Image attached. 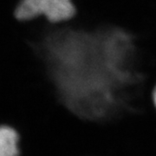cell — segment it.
Returning <instances> with one entry per match:
<instances>
[{
	"label": "cell",
	"instance_id": "277c9868",
	"mask_svg": "<svg viewBox=\"0 0 156 156\" xmlns=\"http://www.w3.org/2000/svg\"><path fill=\"white\" fill-rule=\"evenodd\" d=\"M152 99H153V102H154V105L155 107L156 108V85L154 88L153 90V93H152Z\"/></svg>",
	"mask_w": 156,
	"mask_h": 156
},
{
	"label": "cell",
	"instance_id": "3957f363",
	"mask_svg": "<svg viewBox=\"0 0 156 156\" xmlns=\"http://www.w3.org/2000/svg\"><path fill=\"white\" fill-rule=\"evenodd\" d=\"M0 156H21L20 134L8 125H0Z\"/></svg>",
	"mask_w": 156,
	"mask_h": 156
},
{
	"label": "cell",
	"instance_id": "6da1fadb",
	"mask_svg": "<svg viewBox=\"0 0 156 156\" xmlns=\"http://www.w3.org/2000/svg\"><path fill=\"white\" fill-rule=\"evenodd\" d=\"M38 50L51 95L79 116L94 115L146 83L143 56L122 29L52 30Z\"/></svg>",
	"mask_w": 156,
	"mask_h": 156
},
{
	"label": "cell",
	"instance_id": "7a4b0ae2",
	"mask_svg": "<svg viewBox=\"0 0 156 156\" xmlns=\"http://www.w3.org/2000/svg\"><path fill=\"white\" fill-rule=\"evenodd\" d=\"M76 13L72 0H21L15 10V16L20 21L43 16L52 23L69 21Z\"/></svg>",
	"mask_w": 156,
	"mask_h": 156
}]
</instances>
